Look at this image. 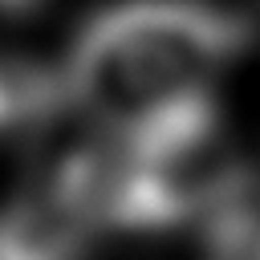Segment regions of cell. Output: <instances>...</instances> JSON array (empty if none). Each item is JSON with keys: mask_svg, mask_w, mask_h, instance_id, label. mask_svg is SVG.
<instances>
[{"mask_svg": "<svg viewBox=\"0 0 260 260\" xmlns=\"http://www.w3.org/2000/svg\"><path fill=\"white\" fill-rule=\"evenodd\" d=\"M41 0H0V12H28V8H37Z\"/></svg>", "mask_w": 260, "mask_h": 260, "instance_id": "cell-6", "label": "cell"}, {"mask_svg": "<svg viewBox=\"0 0 260 260\" xmlns=\"http://www.w3.org/2000/svg\"><path fill=\"white\" fill-rule=\"evenodd\" d=\"M49 191L89 232H150L142 167L134 146L118 134H102L69 150L57 162Z\"/></svg>", "mask_w": 260, "mask_h": 260, "instance_id": "cell-2", "label": "cell"}, {"mask_svg": "<svg viewBox=\"0 0 260 260\" xmlns=\"http://www.w3.org/2000/svg\"><path fill=\"white\" fill-rule=\"evenodd\" d=\"M211 260H260V175L240 171L207 211Z\"/></svg>", "mask_w": 260, "mask_h": 260, "instance_id": "cell-5", "label": "cell"}, {"mask_svg": "<svg viewBox=\"0 0 260 260\" xmlns=\"http://www.w3.org/2000/svg\"><path fill=\"white\" fill-rule=\"evenodd\" d=\"M244 45L248 20L207 0H126L81 28L61 81L106 134H142L211 102Z\"/></svg>", "mask_w": 260, "mask_h": 260, "instance_id": "cell-1", "label": "cell"}, {"mask_svg": "<svg viewBox=\"0 0 260 260\" xmlns=\"http://www.w3.org/2000/svg\"><path fill=\"white\" fill-rule=\"evenodd\" d=\"M89 236L49 187L0 207V260H85Z\"/></svg>", "mask_w": 260, "mask_h": 260, "instance_id": "cell-3", "label": "cell"}, {"mask_svg": "<svg viewBox=\"0 0 260 260\" xmlns=\"http://www.w3.org/2000/svg\"><path fill=\"white\" fill-rule=\"evenodd\" d=\"M61 98L65 81L45 73V65L0 53V134H16L45 122Z\"/></svg>", "mask_w": 260, "mask_h": 260, "instance_id": "cell-4", "label": "cell"}]
</instances>
